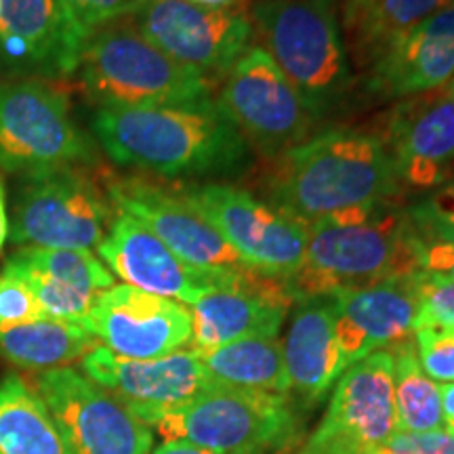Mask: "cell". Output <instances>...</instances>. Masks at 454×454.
I'll return each mask as SVG.
<instances>
[{"label":"cell","mask_w":454,"mask_h":454,"mask_svg":"<svg viewBox=\"0 0 454 454\" xmlns=\"http://www.w3.org/2000/svg\"><path fill=\"white\" fill-rule=\"evenodd\" d=\"M408 217L421 238L454 244V185L442 187L427 200L411 208Z\"/></svg>","instance_id":"d6a6232c"},{"label":"cell","mask_w":454,"mask_h":454,"mask_svg":"<svg viewBox=\"0 0 454 454\" xmlns=\"http://www.w3.org/2000/svg\"><path fill=\"white\" fill-rule=\"evenodd\" d=\"M81 368L150 429L162 412L185 404L213 385L196 349H179L154 360H130L95 345L81 360Z\"/></svg>","instance_id":"9a60e30c"},{"label":"cell","mask_w":454,"mask_h":454,"mask_svg":"<svg viewBox=\"0 0 454 454\" xmlns=\"http://www.w3.org/2000/svg\"><path fill=\"white\" fill-rule=\"evenodd\" d=\"M43 320L41 308L20 278L0 274V328Z\"/></svg>","instance_id":"836d02e7"},{"label":"cell","mask_w":454,"mask_h":454,"mask_svg":"<svg viewBox=\"0 0 454 454\" xmlns=\"http://www.w3.org/2000/svg\"><path fill=\"white\" fill-rule=\"evenodd\" d=\"M11 223L7 213V184H4L3 173H0V253H3L4 244L9 240Z\"/></svg>","instance_id":"f35d334b"},{"label":"cell","mask_w":454,"mask_h":454,"mask_svg":"<svg viewBox=\"0 0 454 454\" xmlns=\"http://www.w3.org/2000/svg\"><path fill=\"white\" fill-rule=\"evenodd\" d=\"M442 397V423L448 434L454 435V383L440 385Z\"/></svg>","instance_id":"8d00e7d4"},{"label":"cell","mask_w":454,"mask_h":454,"mask_svg":"<svg viewBox=\"0 0 454 454\" xmlns=\"http://www.w3.org/2000/svg\"><path fill=\"white\" fill-rule=\"evenodd\" d=\"M127 20L164 55L204 76L227 74L253 36L251 15L240 0L227 7H202L194 0H145Z\"/></svg>","instance_id":"8fae6325"},{"label":"cell","mask_w":454,"mask_h":454,"mask_svg":"<svg viewBox=\"0 0 454 454\" xmlns=\"http://www.w3.org/2000/svg\"><path fill=\"white\" fill-rule=\"evenodd\" d=\"M331 299L334 337L348 368L374 351L412 343L419 314L414 274L337 293Z\"/></svg>","instance_id":"ffe728a7"},{"label":"cell","mask_w":454,"mask_h":454,"mask_svg":"<svg viewBox=\"0 0 454 454\" xmlns=\"http://www.w3.org/2000/svg\"><path fill=\"white\" fill-rule=\"evenodd\" d=\"M219 110L247 144L276 158L303 144L316 118L263 47H251L225 74Z\"/></svg>","instance_id":"30bf717a"},{"label":"cell","mask_w":454,"mask_h":454,"mask_svg":"<svg viewBox=\"0 0 454 454\" xmlns=\"http://www.w3.org/2000/svg\"><path fill=\"white\" fill-rule=\"evenodd\" d=\"M372 454H454V435L446 429L395 431Z\"/></svg>","instance_id":"e575fe53"},{"label":"cell","mask_w":454,"mask_h":454,"mask_svg":"<svg viewBox=\"0 0 454 454\" xmlns=\"http://www.w3.org/2000/svg\"><path fill=\"white\" fill-rule=\"evenodd\" d=\"M152 454H217V452L207 450V448L190 444V442H184V440H170L158 446Z\"/></svg>","instance_id":"74e56055"},{"label":"cell","mask_w":454,"mask_h":454,"mask_svg":"<svg viewBox=\"0 0 454 454\" xmlns=\"http://www.w3.org/2000/svg\"><path fill=\"white\" fill-rule=\"evenodd\" d=\"M90 129L118 167L160 177L238 175L251 160L247 139L215 101L99 107Z\"/></svg>","instance_id":"6da1fadb"},{"label":"cell","mask_w":454,"mask_h":454,"mask_svg":"<svg viewBox=\"0 0 454 454\" xmlns=\"http://www.w3.org/2000/svg\"><path fill=\"white\" fill-rule=\"evenodd\" d=\"M4 274L30 288L43 317L82 325L114 274L90 251L24 247L4 261Z\"/></svg>","instance_id":"7402d4cb"},{"label":"cell","mask_w":454,"mask_h":454,"mask_svg":"<svg viewBox=\"0 0 454 454\" xmlns=\"http://www.w3.org/2000/svg\"><path fill=\"white\" fill-rule=\"evenodd\" d=\"M82 89L99 107L187 106L211 98V82L154 47L130 21H112L82 44Z\"/></svg>","instance_id":"5b68a950"},{"label":"cell","mask_w":454,"mask_h":454,"mask_svg":"<svg viewBox=\"0 0 454 454\" xmlns=\"http://www.w3.org/2000/svg\"><path fill=\"white\" fill-rule=\"evenodd\" d=\"M419 270V236L412 221L408 211L387 200L308 225L303 265L284 286L293 301H305L412 276Z\"/></svg>","instance_id":"3957f363"},{"label":"cell","mask_w":454,"mask_h":454,"mask_svg":"<svg viewBox=\"0 0 454 454\" xmlns=\"http://www.w3.org/2000/svg\"><path fill=\"white\" fill-rule=\"evenodd\" d=\"M112 274L129 286L156 297L194 305L204 294L236 284L251 270L234 274H211L187 265L139 219L116 211L110 230L98 247Z\"/></svg>","instance_id":"2e32d148"},{"label":"cell","mask_w":454,"mask_h":454,"mask_svg":"<svg viewBox=\"0 0 454 454\" xmlns=\"http://www.w3.org/2000/svg\"><path fill=\"white\" fill-rule=\"evenodd\" d=\"M395 431L394 354L374 351L340 374L325 419L299 454H372Z\"/></svg>","instance_id":"4fadbf2b"},{"label":"cell","mask_w":454,"mask_h":454,"mask_svg":"<svg viewBox=\"0 0 454 454\" xmlns=\"http://www.w3.org/2000/svg\"><path fill=\"white\" fill-rule=\"evenodd\" d=\"M394 354V397L397 431L444 429L440 385L431 381L417 360L412 343L391 349Z\"/></svg>","instance_id":"f1b7e54d"},{"label":"cell","mask_w":454,"mask_h":454,"mask_svg":"<svg viewBox=\"0 0 454 454\" xmlns=\"http://www.w3.org/2000/svg\"><path fill=\"white\" fill-rule=\"evenodd\" d=\"M82 44L59 0H0V70L11 78L72 76Z\"/></svg>","instance_id":"ac0fdd59"},{"label":"cell","mask_w":454,"mask_h":454,"mask_svg":"<svg viewBox=\"0 0 454 454\" xmlns=\"http://www.w3.org/2000/svg\"><path fill=\"white\" fill-rule=\"evenodd\" d=\"M364 3H368V0H348V3H345V11L360 7V4H364Z\"/></svg>","instance_id":"60d3db41"},{"label":"cell","mask_w":454,"mask_h":454,"mask_svg":"<svg viewBox=\"0 0 454 454\" xmlns=\"http://www.w3.org/2000/svg\"><path fill=\"white\" fill-rule=\"evenodd\" d=\"M204 371L215 385L257 389L286 395L291 391L282 340L242 339L221 348L198 351Z\"/></svg>","instance_id":"83f0119b"},{"label":"cell","mask_w":454,"mask_h":454,"mask_svg":"<svg viewBox=\"0 0 454 454\" xmlns=\"http://www.w3.org/2000/svg\"><path fill=\"white\" fill-rule=\"evenodd\" d=\"M282 348L291 389L309 402L326 395L348 371L334 337L333 299L299 301Z\"/></svg>","instance_id":"cb8c5ba5"},{"label":"cell","mask_w":454,"mask_h":454,"mask_svg":"<svg viewBox=\"0 0 454 454\" xmlns=\"http://www.w3.org/2000/svg\"><path fill=\"white\" fill-rule=\"evenodd\" d=\"M106 194L116 211L139 219L192 268L211 274L251 270L175 187H162L139 177H110L106 181Z\"/></svg>","instance_id":"5bb4252c"},{"label":"cell","mask_w":454,"mask_h":454,"mask_svg":"<svg viewBox=\"0 0 454 454\" xmlns=\"http://www.w3.org/2000/svg\"><path fill=\"white\" fill-rule=\"evenodd\" d=\"M98 339L82 325L59 320L27 322L0 328V357L27 371H55L82 360Z\"/></svg>","instance_id":"4316f807"},{"label":"cell","mask_w":454,"mask_h":454,"mask_svg":"<svg viewBox=\"0 0 454 454\" xmlns=\"http://www.w3.org/2000/svg\"><path fill=\"white\" fill-rule=\"evenodd\" d=\"M452 0H368L343 11L349 53L360 67L377 64L412 27L427 20Z\"/></svg>","instance_id":"d4e9b609"},{"label":"cell","mask_w":454,"mask_h":454,"mask_svg":"<svg viewBox=\"0 0 454 454\" xmlns=\"http://www.w3.org/2000/svg\"><path fill=\"white\" fill-rule=\"evenodd\" d=\"M414 351L423 372L435 383H454V331L452 328H419L414 331Z\"/></svg>","instance_id":"1f68e13d"},{"label":"cell","mask_w":454,"mask_h":454,"mask_svg":"<svg viewBox=\"0 0 454 454\" xmlns=\"http://www.w3.org/2000/svg\"><path fill=\"white\" fill-rule=\"evenodd\" d=\"M448 90H450V95L454 98V78H452V82H450V87H448Z\"/></svg>","instance_id":"b9f144b4"},{"label":"cell","mask_w":454,"mask_h":454,"mask_svg":"<svg viewBox=\"0 0 454 454\" xmlns=\"http://www.w3.org/2000/svg\"><path fill=\"white\" fill-rule=\"evenodd\" d=\"M400 184L431 190L454 164V98L450 90L406 98L391 112L383 135Z\"/></svg>","instance_id":"d6986e66"},{"label":"cell","mask_w":454,"mask_h":454,"mask_svg":"<svg viewBox=\"0 0 454 454\" xmlns=\"http://www.w3.org/2000/svg\"><path fill=\"white\" fill-rule=\"evenodd\" d=\"M114 215L110 198L81 167L27 175L15 192L9 238L15 247L90 251Z\"/></svg>","instance_id":"ba28073f"},{"label":"cell","mask_w":454,"mask_h":454,"mask_svg":"<svg viewBox=\"0 0 454 454\" xmlns=\"http://www.w3.org/2000/svg\"><path fill=\"white\" fill-rule=\"evenodd\" d=\"M95 147L78 129L66 93L49 81H0V173L27 175L84 168Z\"/></svg>","instance_id":"52a82bcc"},{"label":"cell","mask_w":454,"mask_h":454,"mask_svg":"<svg viewBox=\"0 0 454 454\" xmlns=\"http://www.w3.org/2000/svg\"><path fill=\"white\" fill-rule=\"evenodd\" d=\"M164 442L184 440L217 454H265L297 438L286 395L211 385L152 425Z\"/></svg>","instance_id":"8992f818"},{"label":"cell","mask_w":454,"mask_h":454,"mask_svg":"<svg viewBox=\"0 0 454 454\" xmlns=\"http://www.w3.org/2000/svg\"><path fill=\"white\" fill-rule=\"evenodd\" d=\"M291 305L284 280L251 270L231 286L190 305V343L196 351H207L242 339H274Z\"/></svg>","instance_id":"44dd1931"},{"label":"cell","mask_w":454,"mask_h":454,"mask_svg":"<svg viewBox=\"0 0 454 454\" xmlns=\"http://www.w3.org/2000/svg\"><path fill=\"white\" fill-rule=\"evenodd\" d=\"M400 177L381 135L331 129L278 156L270 204L305 227L331 215L387 202Z\"/></svg>","instance_id":"7a4b0ae2"},{"label":"cell","mask_w":454,"mask_h":454,"mask_svg":"<svg viewBox=\"0 0 454 454\" xmlns=\"http://www.w3.org/2000/svg\"><path fill=\"white\" fill-rule=\"evenodd\" d=\"M0 454H72L38 391L13 372L0 379Z\"/></svg>","instance_id":"484cf974"},{"label":"cell","mask_w":454,"mask_h":454,"mask_svg":"<svg viewBox=\"0 0 454 454\" xmlns=\"http://www.w3.org/2000/svg\"><path fill=\"white\" fill-rule=\"evenodd\" d=\"M251 21L316 121L340 106L354 74L340 32L339 0H257Z\"/></svg>","instance_id":"277c9868"},{"label":"cell","mask_w":454,"mask_h":454,"mask_svg":"<svg viewBox=\"0 0 454 454\" xmlns=\"http://www.w3.org/2000/svg\"><path fill=\"white\" fill-rule=\"evenodd\" d=\"M194 3L202 4V7H227V4H231L234 0H194Z\"/></svg>","instance_id":"ab89813d"},{"label":"cell","mask_w":454,"mask_h":454,"mask_svg":"<svg viewBox=\"0 0 454 454\" xmlns=\"http://www.w3.org/2000/svg\"><path fill=\"white\" fill-rule=\"evenodd\" d=\"M175 192L200 213L257 274L286 280L303 265L308 227L280 213L270 202L225 184L177 185Z\"/></svg>","instance_id":"9c48e42d"},{"label":"cell","mask_w":454,"mask_h":454,"mask_svg":"<svg viewBox=\"0 0 454 454\" xmlns=\"http://www.w3.org/2000/svg\"><path fill=\"white\" fill-rule=\"evenodd\" d=\"M419 263L425 271L454 280V244L419 236Z\"/></svg>","instance_id":"d590c367"},{"label":"cell","mask_w":454,"mask_h":454,"mask_svg":"<svg viewBox=\"0 0 454 454\" xmlns=\"http://www.w3.org/2000/svg\"><path fill=\"white\" fill-rule=\"evenodd\" d=\"M82 326L112 354L154 360L192 340V314L184 303L129 284H114L98 297Z\"/></svg>","instance_id":"e0dca14e"},{"label":"cell","mask_w":454,"mask_h":454,"mask_svg":"<svg viewBox=\"0 0 454 454\" xmlns=\"http://www.w3.org/2000/svg\"><path fill=\"white\" fill-rule=\"evenodd\" d=\"M454 78V0L412 27L368 74V93L406 99L431 93Z\"/></svg>","instance_id":"603a6c76"},{"label":"cell","mask_w":454,"mask_h":454,"mask_svg":"<svg viewBox=\"0 0 454 454\" xmlns=\"http://www.w3.org/2000/svg\"><path fill=\"white\" fill-rule=\"evenodd\" d=\"M417 291V331L419 328H452L454 331V280L431 271L414 274Z\"/></svg>","instance_id":"f546056e"},{"label":"cell","mask_w":454,"mask_h":454,"mask_svg":"<svg viewBox=\"0 0 454 454\" xmlns=\"http://www.w3.org/2000/svg\"><path fill=\"white\" fill-rule=\"evenodd\" d=\"M34 389L72 454H152V429L76 368L41 372Z\"/></svg>","instance_id":"7c38bea8"},{"label":"cell","mask_w":454,"mask_h":454,"mask_svg":"<svg viewBox=\"0 0 454 454\" xmlns=\"http://www.w3.org/2000/svg\"><path fill=\"white\" fill-rule=\"evenodd\" d=\"M144 3L145 0H59L67 21L82 41L99 27L133 15Z\"/></svg>","instance_id":"4dcf8cb0"}]
</instances>
